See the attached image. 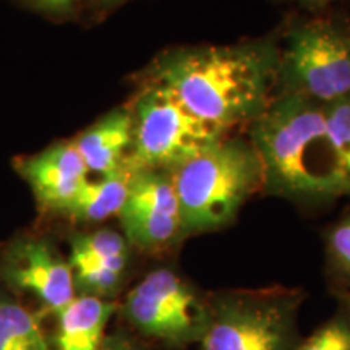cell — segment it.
Returning a JSON list of instances; mask_svg holds the SVG:
<instances>
[{
    "label": "cell",
    "mask_w": 350,
    "mask_h": 350,
    "mask_svg": "<svg viewBox=\"0 0 350 350\" xmlns=\"http://www.w3.org/2000/svg\"><path fill=\"white\" fill-rule=\"evenodd\" d=\"M279 55L268 42L183 47L157 60L152 81L198 119L226 131L255 122L273 103Z\"/></svg>",
    "instance_id": "obj_1"
},
{
    "label": "cell",
    "mask_w": 350,
    "mask_h": 350,
    "mask_svg": "<svg viewBox=\"0 0 350 350\" xmlns=\"http://www.w3.org/2000/svg\"><path fill=\"white\" fill-rule=\"evenodd\" d=\"M252 144L271 193L310 204L350 196L325 107L297 94H281L252 122Z\"/></svg>",
    "instance_id": "obj_2"
},
{
    "label": "cell",
    "mask_w": 350,
    "mask_h": 350,
    "mask_svg": "<svg viewBox=\"0 0 350 350\" xmlns=\"http://www.w3.org/2000/svg\"><path fill=\"white\" fill-rule=\"evenodd\" d=\"M182 217V237L229 226L262 187V165L252 142L221 138L170 170Z\"/></svg>",
    "instance_id": "obj_3"
},
{
    "label": "cell",
    "mask_w": 350,
    "mask_h": 350,
    "mask_svg": "<svg viewBox=\"0 0 350 350\" xmlns=\"http://www.w3.org/2000/svg\"><path fill=\"white\" fill-rule=\"evenodd\" d=\"M133 117V143L125 169L170 170L190 161L221 138L224 130L193 116L167 88L152 81L138 96Z\"/></svg>",
    "instance_id": "obj_4"
},
{
    "label": "cell",
    "mask_w": 350,
    "mask_h": 350,
    "mask_svg": "<svg viewBox=\"0 0 350 350\" xmlns=\"http://www.w3.org/2000/svg\"><path fill=\"white\" fill-rule=\"evenodd\" d=\"M282 94H297L319 106L350 98V23L313 18L295 25L279 55Z\"/></svg>",
    "instance_id": "obj_5"
},
{
    "label": "cell",
    "mask_w": 350,
    "mask_h": 350,
    "mask_svg": "<svg viewBox=\"0 0 350 350\" xmlns=\"http://www.w3.org/2000/svg\"><path fill=\"white\" fill-rule=\"evenodd\" d=\"M299 304V294L279 288L216 297L201 350H294Z\"/></svg>",
    "instance_id": "obj_6"
},
{
    "label": "cell",
    "mask_w": 350,
    "mask_h": 350,
    "mask_svg": "<svg viewBox=\"0 0 350 350\" xmlns=\"http://www.w3.org/2000/svg\"><path fill=\"white\" fill-rule=\"evenodd\" d=\"M122 313L139 334L170 349H183L203 338L209 301L175 271L161 268L131 288Z\"/></svg>",
    "instance_id": "obj_7"
},
{
    "label": "cell",
    "mask_w": 350,
    "mask_h": 350,
    "mask_svg": "<svg viewBox=\"0 0 350 350\" xmlns=\"http://www.w3.org/2000/svg\"><path fill=\"white\" fill-rule=\"evenodd\" d=\"M119 219L126 242L143 252H163L180 240V206L170 174L165 170L131 174Z\"/></svg>",
    "instance_id": "obj_8"
},
{
    "label": "cell",
    "mask_w": 350,
    "mask_h": 350,
    "mask_svg": "<svg viewBox=\"0 0 350 350\" xmlns=\"http://www.w3.org/2000/svg\"><path fill=\"white\" fill-rule=\"evenodd\" d=\"M0 278L15 291L31 294L54 314L77 297L68 261L46 240L13 242L0 260Z\"/></svg>",
    "instance_id": "obj_9"
},
{
    "label": "cell",
    "mask_w": 350,
    "mask_h": 350,
    "mask_svg": "<svg viewBox=\"0 0 350 350\" xmlns=\"http://www.w3.org/2000/svg\"><path fill=\"white\" fill-rule=\"evenodd\" d=\"M41 206L64 213L88 180L85 161L73 143H59L20 165Z\"/></svg>",
    "instance_id": "obj_10"
},
{
    "label": "cell",
    "mask_w": 350,
    "mask_h": 350,
    "mask_svg": "<svg viewBox=\"0 0 350 350\" xmlns=\"http://www.w3.org/2000/svg\"><path fill=\"white\" fill-rule=\"evenodd\" d=\"M133 143V117L119 109L107 113L73 142L90 172L111 175L124 169Z\"/></svg>",
    "instance_id": "obj_11"
},
{
    "label": "cell",
    "mask_w": 350,
    "mask_h": 350,
    "mask_svg": "<svg viewBox=\"0 0 350 350\" xmlns=\"http://www.w3.org/2000/svg\"><path fill=\"white\" fill-rule=\"evenodd\" d=\"M116 304L106 299L80 295L55 313L57 329L52 350H100Z\"/></svg>",
    "instance_id": "obj_12"
},
{
    "label": "cell",
    "mask_w": 350,
    "mask_h": 350,
    "mask_svg": "<svg viewBox=\"0 0 350 350\" xmlns=\"http://www.w3.org/2000/svg\"><path fill=\"white\" fill-rule=\"evenodd\" d=\"M131 174L120 169L119 172L104 175L99 180H86L70 201L62 214L78 222H100L111 216H119L124 206Z\"/></svg>",
    "instance_id": "obj_13"
},
{
    "label": "cell",
    "mask_w": 350,
    "mask_h": 350,
    "mask_svg": "<svg viewBox=\"0 0 350 350\" xmlns=\"http://www.w3.org/2000/svg\"><path fill=\"white\" fill-rule=\"evenodd\" d=\"M0 350H52L36 314L0 297Z\"/></svg>",
    "instance_id": "obj_14"
},
{
    "label": "cell",
    "mask_w": 350,
    "mask_h": 350,
    "mask_svg": "<svg viewBox=\"0 0 350 350\" xmlns=\"http://www.w3.org/2000/svg\"><path fill=\"white\" fill-rule=\"evenodd\" d=\"M129 261V242L111 229L78 234L70 240V268Z\"/></svg>",
    "instance_id": "obj_15"
},
{
    "label": "cell",
    "mask_w": 350,
    "mask_h": 350,
    "mask_svg": "<svg viewBox=\"0 0 350 350\" xmlns=\"http://www.w3.org/2000/svg\"><path fill=\"white\" fill-rule=\"evenodd\" d=\"M325 117L350 191V98L325 106Z\"/></svg>",
    "instance_id": "obj_16"
},
{
    "label": "cell",
    "mask_w": 350,
    "mask_h": 350,
    "mask_svg": "<svg viewBox=\"0 0 350 350\" xmlns=\"http://www.w3.org/2000/svg\"><path fill=\"white\" fill-rule=\"evenodd\" d=\"M294 350H350L349 312L331 318L312 336L297 344Z\"/></svg>",
    "instance_id": "obj_17"
},
{
    "label": "cell",
    "mask_w": 350,
    "mask_h": 350,
    "mask_svg": "<svg viewBox=\"0 0 350 350\" xmlns=\"http://www.w3.org/2000/svg\"><path fill=\"white\" fill-rule=\"evenodd\" d=\"M326 248L331 268L350 286V214L331 227Z\"/></svg>",
    "instance_id": "obj_18"
},
{
    "label": "cell",
    "mask_w": 350,
    "mask_h": 350,
    "mask_svg": "<svg viewBox=\"0 0 350 350\" xmlns=\"http://www.w3.org/2000/svg\"><path fill=\"white\" fill-rule=\"evenodd\" d=\"M100 350H142V347L124 332H113L111 336H106Z\"/></svg>",
    "instance_id": "obj_19"
},
{
    "label": "cell",
    "mask_w": 350,
    "mask_h": 350,
    "mask_svg": "<svg viewBox=\"0 0 350 350\" xmlns=\"http://www.w3.org/2000/svg\"><path fill=\"white\" fill-rule=\"evenodd\" d=\"M294 2L300 3V5H305L308 8H323L331 5V3L339 2V0H294Z\"/></svg>",
    "instance_id": "obj_20"
},
{
    "label": "cell",
    "mask_w": 350,
    "mask_h": 350,
    "mask_svg": "<svg viewBox=\"0 0 350 350\" xmlns=\"http://www.w3.org/2000/svg\"><path fill=\"white\" fill-rule=\"evenodd\" d=\"M39 2L47 8H52V10H65L70 7L72 0H39Z\"/></svg>",
    "instance_id": "obj_21"
},
{
    "label": "cell",
    "mask_w": 350,
    "mask_h": 350,
    "mask_svg": "<svg viewBox=\"0 0 350 350\" xmlns=\"http://www.w3.org/2000/svg\"><path fill=\"white\" fill-rule=\"evenodd\" d=\"M349 317H350V312H349Z\"/></svg>",
    "instance_id": "obj_22"
}]
</instances>
